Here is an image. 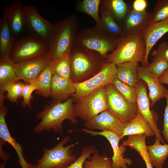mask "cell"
I'll return each mask as SVG.
<instances>
[{"mask_svg": "<svg viewBox=\"0 0 168 168\" xmlns=\"http://www.w3.org/2000/svg\"><path fill=\"white\" fill-rule=\"evenodd\" d=\"M168 32V19L150 23L145 29L142 34L146 44L145 54L141 62L143 66L147 67L148 58L151 50L158 41Z\"/></svg>", "mask_w": 168, "mask_h": 168, "instance_id": "ac0fdd59", "label": "cell"}, {"mask_svg": "<svg viewBox=\"0 0 168 168\" xmlns=\"http://www.w3.org/2000/svg\"><path fill=\"white\" fill-rule=\"evenodd\" d=\"M7 108L3 103L0 104V138L10 144L16 152L18 162L21 168H31L32 165L28 163L24 158L21 145L11 135L8 129L5 117Z\"/></svg>", "mask_w": 168, "mask_h": 168, "instance_id": "ffe728a7", "label": "cell"}, {"mask_svg": "<svg viewBox=\"0 0 168 168\" xmlns=\"http://www.w3.org/2000/svg\"><path fill=\"white\" fill-rule=\"evenodd\" d=\"M74 110L77 117L85 122L107 110L105 86L102 87L74 101Z\"/></svg>", "mask_w": 168, "mask_h": 168, "instance_id": "52a82bcc", "label": "cell"}, {"mask_svg": "<svg viewBox=\"0 0 168 168\" xmlns=\"http://www.w3.org/2000/svg\"><path fill=\"white\" fill-rule=\"evenodd\" d=\"M120 40L111 37L96 24L79 30L74 47L95 51L106 59L109 53L116 48Z\"/></svg>", "mask_w": 168, "mask_h": 168, "instance_id": "277c9868", "label": "cell"}, {"mask_svg": "<svg viewBox=\"0 0 168 168\" xmlns=\"http://www.w3.org/2000/svg\"><path fill=\"white\" fill-rule=\"evenodd\" d=\"M136 94V103L138 113L141 114L152 128L156 137L164 143L161 135V131L158 128L156 119L150 109V103L147 93V86L143 80L139 79L135 86Z\"/></svg>", "mask_w": 168, "mask_h": 168, "instance_id": "5bb4252c", "label": "cell"}, {"mask_svg": "<svg viewBox=\"0 0 168 168\" xmlns=\"http://www.w3.org/2000/svg\"><path fill=\"white\" fill-rule=\"evenodd\" d=\"M153 57H160L168 62V42L163 41L151 53Z\"/></svg>", "mask_w": 168, "mask_h": 168, "instance_id": "ab89813d", "label": "cell"}, {"mask_svg": "<svg viewBox=\"0 0 168 168\" xmlns=\"http://www.w3.org/2000/svg\"><path fill=\"white\" fill-rule=\"evenodd\" d=\"M137 69L138 79L144 81L148 88L150 107H152L161 99L165 98L166 88L159 82L158 78L148 71L146 67L138 65Z\"/></svg>", "mask_w": 168, "mask_h": 168, "instance_id": "d6986e66", "label": "cell"}, {"mask_svg": "<svg viewBox=\"0 0 168 168\" xmlns=\"http://www.w3.org/2000/svg\"><path fill=\"white\" fill-rule=\"evenodd\" d=\"M18 80L9 84L5 89L7 94L5 96L10 101L17 103L18 100L21 97V95L25 85L24 82Z\"/></svg>", "mask_w": 168, "mask_h": 168, "instance_id": "d590c367", "label": "cell"}, {"mask_svg": "<svg viewBox=\"0 0 168 168\" xmlns=\"http://www.w3.org/2000/svg\"><path fill=\"white\" fill-rule=\"evenodd\" d=\"M70 139L69 136H66L52 148H44L42 157L31 168H64L73 162L77 158L71 148L78 142L65 147Z\"/></svg>", "mask_w": 168, "mask_h": 168, "instance_id": "8992f818", "label": "cell"}, {"mask_svg": "<svg viewBox=\"0 0 168 168\" xmlns=\"http://www.w3.org/2000/svg\"><path fill=\"white\" fill-rule=\"evenodd\" d=\"M52 61L48 52L35 58L15 63L16 75L20 80L26 83H31L35 80Z\"/></svg>", "mask_w": 168, "mask_h": 168, "instance_id": "7c38bea8", "label": "cell"}, {"mask_svg": "<svg viewBox=\"0 0 168 168\" xmlns=\"http://www.w3.org/2000/svg\"><path fill=\"white\" fill-rule=\"evenodd\" d=\"M159 82L161 84L168 85V70L165 71L158 78Z\"/></svg>", "mask_w": 168, "mask_h": 168, "instance_id": "ee69618b", "label": "cell"}, {"mask_svg": "<svg viewBox=\"0 0 168 168\" xmlns=\"http://www.w3.org/2000/svg\"><path fill=\"white\" fill-rule=\"evenodd\" d=\"M72 97L63 102L54 101L45 106L42 111L37 112L36 117L40 122L35 127V132L41 133L44 131L62 133L63 122L68 120L72 123L77 122L73 109Z\"/></svg>", "mask_w": 168, "mask_h": 168, "instance_id": "6da1fadb", "label": "cell"}, {"mask_svg": "<svg viewBox=\"0 0 168 168\" xmlns=\"http://www.w3.org/2000/svg\"><path fill=\"white\" fill-rule=\"evenodd\" d=\"M168 19V0H157L152 13L150 23Z\"/></svg>", "mask_w": 168, "mask_h": 168, "instance_id": "e575fe53", "label": "cell"}, {"mask_svg": "<svg viewBox=\"0 0 168 168\" xmlns=\"http://www.w3.org/2000/svg\"><path fill=\"white\" fill-rule=\"evenodd\" d=\"M152 13L146 10L137 12L129 6L127 13L120 25L123 36L142 35L150 23Z\"/></svg>", "mask_w": 168, "mask_h": 168, "instance_id": "4fadbf2b", "label": "cell"}, {"mask_svg": "<svg viewBox=\"0 0 168 168\" xmlns=\"http://www.w3.org/2000/svg\"><path fill=\"white\" fill-rule=\"evenodd\" d=\"M111 159L107 157L106 153L101 155L96 150L88 160L85 161L83 168H113Z\"/></svg>", "mask_w": 168, "mask_h": 168, "instance_id": "d6a6232c", "label": "cell"}, {"mask_svg": "<svg viewBox=\"0 0 168 168\" xmlns=\"http://www.w3.org/2000/svg\"><path fill=\"white\" fill-rule=\"evenodd\" d=\"M76 92L74 83L71 79H65L53 76L50 96L54 101H65Z\"/></svg>", "mask_w": 168, "mask_h": 168, "instance_id": "44dd1931", "label": "cell"}, {"mask_svg": "<svg viewBox=\"0 0 168 168\" xmlns=\"http://www.w3.org/2000/svg\"><path fill=\"white\" fill-rule=\"evenodd\" d=\"M2 14L14 36L21 34L26 25L25 6L21 1L18 0L9 5H5Z\"/></svg>", "mask_w": 168, "mask_h": 168, "instance_id": "e0dca14e", "label": "cell"}, {"mask_svg": "<svg viewBox=\"0 0 168 168\" xmlns=\"http://www.w3.org/2000/svg\"><path fill=\"white\" fill-rule=\"evenodd\" d=\"M70 79L74 83L85 81L97 74L107 62L98 52L74 47L70 54Z\"/></svg>", "mask_w": 168, "mask_h": 168, "instance_id": "7a4b0ae2", "label": "cell"}, {"mask_svg": "<svg viewBox=\"0 0 168 168\" xmlns=\"http://www.w3.org/2000/svg\"><path fill=\"white\" fill-rule=\"evenodd\" d=\"M111 83L129 102L132 104L136 103L137 94L135 87L127 84L116 76L113 79Z\"/></svg>", "mask_w": 168, "mask_h": 168, "instance_id": "836d02e7", "label": "cell"}, {"mask_svg": "<svg viewBox=\"0 0 168 168\" xmlns=\"http://www.w3.org/2000/svg\"><path fill=\"white\" fill-rule=\"evenodd\" d=\"M49 44L35 37L20 40L13 47L10 59L14 63L35 58L49 52Z\"/></svg>", "mask_w": 168, "mask_h": 168, "instance_id": "30bf717a", "label": "cell"}, {"mask_svg": "<svg viewBox=\"0 0 168 168\" xmlns=\"http://www.w3.org/2000/svg\"><path fill=\"white\" fill-rule=\"evenodd\" d=\"M107 96V110L123 123L126 124L137 115V103L129 102L115 86L110 83L105 86Z\"/></svg>", "mask_w": 168, "mask_h": 168, "instance_id": "ba28073f", "label": "cell"}, {"mask_svg": "<svg viewBox=\"0 0 168 168\" xmlns=\"http://www.w3.org/2000/svg\"><path fill=\"white\" fill-rule=\"evenodd\" d=\"M6 161H3L0 164V168H5V165L6 163Z\"/></svg>", "mask_w": 168, "mask_h": 168, "instance_id": "f6af8a7d", "label": "cell"}, {"mask_svg": "<svg viewBox=\"0 0 168 168\" xmlns=\"http://www.w3.org/2000/svg\"><path fill=\"white\" fill-rule=\"evenodd\" d=\"M77 15L71 14L55 24L49 43V53L52 61L65 54H70L79 30Z\"/></svg>", "mask_w": 168, "mask_h": 168, "instance_id": "3957f363", "label": "cell"}, {"mask_svg": "<svg viewBox=\"0 0 168 168\" xmlns=\"http://www.w3.org/2000/svg\"><path fill=\"white\" fill-rule=\"evenodd\" d=\"M99 26L103 30L111 37L120 40L123 36L120 26L108 13L99 10Z\"/></svg>", "mask_w": 168, "mask_h": 168, "instance_id": "f1b7e54d", "label": "cell"}, {"mask_svg": "<svg viewBox=\"0 0 168 168\" xmlns=\"http://www.w3.org/2000/svg\"><path fill=\"white\" fill-rule=\"evenodd\" d=\"M129 6L123 0H101L99 10L108 13L120 25Z\"/></svg>", "mask_w": 168, "mask_h": 168, "instance_id": "603a6c76", "label": "cell"}, {"mask_svg": "<svg viewBox=\"0 0 168 168\" xmlns=\"http://www.w3.org/2000/svg\"><path fill=\"white\" fill-rule=\"evenodd\" d=\"M146 136L144 134L130 135L124 142L125 146L134 149L140 154L145 161L147 168H153L149 154L146 148Z\"/></svg>", "mask_w": 168, "mask_h": 168, "instance_id": "83f0119b", "label": "cell"}, {"mask_svg": "<svg viewBox=\"0 0 168 168\" xmlns=\"http://www.w3.org/2000/svg\"><path fill=\"white\" fill-rule=\"evenodd\" d=\"M14 35L3 17L0 18V61L10 58L15 44Z\"/></svg>", "mask_w": 168, "mask_h": 168, "instance_id": "cb8c5ba5", "label": "cell"}, {"mask_svg": "<svg viewBox=\"0 0 168 168\" xmlns=\"http://www.w3.org/2000/svg\"><path fill=\"white\" fill-rule=\"evenodd\" d=\"M101 0H79L76 3L77 12L86 13L91 16L99 26L100 23L99 8Z\"/></svg>", "mask_w": 168, "mask_h": 168, "instance_id": "1f68e13d", "label": "cell"}, {"mask_svg": "<svg viewBox=\"0 0 168 168\" xmlns=\"http://www.w3.org/2000/svg\"><path fill=\"white\" fill-rule=\"evenodd\" d=\"M147 68L151 74L158 79L163 73L168 70V62L160 57H153Z\"/></svg>", "mask_w": 168, "mask_h": 168, "instance_id": "8d00e7d4", "label": "cell"}, {"mask_svg": "<svg viewBox=\"0 0 168 168\" xmlns=\"http://www.w3.org/2000/svg\"><path fill=\"white\" fill-rule=\"evenodd\" d=\"M18 80L13 61L9 58L0 61V96H4L5 89L9 84Z\"/></svg>", "mask_w": 168, "mask_h": 168, "instance_id": "d4e9b609", "label": "cell"}, {"mask_svg": "<svg viewBox=\"0 0 168 168\" xmlns=\"http://www.w3.org/2000/svg\"><path fill=\"white\" fill-rule=\"evenodd\" d=\"M146 53V44L142 35H123L115 49L108 54V63L116 66L128 62H142Z\"/></svg>", "mask_w": 168, "mask_h": 168, "instance_id": "5b68a950", "label": "cell"}, {"mask_svg": "<svg viewBox=\"0 0 168 168\" xmlns=\"http://www.w3.org/2000/svg\"><path fill=\"white\" fill-rule=\"evenodd\" d=\"M86 133L92 136L100 135L105 137L109 142L112 148L113 155L111 158L113 168H128L127 165H130L132 161L129 158H124V154L126 147L122 144L119 145L120 137L115 133L108 131L96 132L86 128L81 129Z\"/></svg>", "mask_w": 168, "mask_h": 168, "instance_id": "2e32d148", "label": "cell"}, {"mask_svg": "<svg viewBox=\"0 0 168 168\" xmlns=\"http://www.w3.org/2000/svg\"><path fill=\"white\" fill-rule=\"evenodd\" d=\"M84 125L86 128L89 130L98 129L112 132L118 135L121 139L126 124L106 110L90 120L85 122Z\"/></svg>", "mask_w": 168, "mask_h": 168, "instance_id": "9a60e30c", "label": "cell"}, {"mask_svg": "<svg viewBox=\"0 0 168 168\" xmlns=\"http://www.w3.org/2000/svg\"><path fill=\"white\" fill-rule=\"evenodd\" d=\"M53 75L65 78L70 79L71 62L70 54H64L50 63Z\"/></svg>", "mask_w": 168, "mask_h": 168, "instance_id": "4dcf8cb0", "label": "cell"}, {"mask_svg": "<svg viewBox=\"0 0 168 168\" xmlns=\"http://www.w3.org/2000/svg\"><path fill=\"white\" fill-rule=\"evenodd\" d=\"M37 89V86L34 82L31 83L25 84L21 95V97L23 98V101L21 104L23 107H28L29 109L31 108V100L33 98L32 93Z\"/></svg>", "mask_w": 168, "mask_h": 168, "instance_id": "f35d334b", "label": "cell"}, {"mask_svg": "<svg viewBox=\"0 0 168 168\" xmlns=\"http://www.w3.org/2000/svg\"><path fill=\"white\" fill-rule=\"evenodd\" d=\"M165 98L166 100V105L165 109L164 115L162 133L164 139L168 144V89L166 88L165 91Z\"/></svg>", "mask_w": 168, "mask_h": 168, "instance_id": "60d3db41", "label": "cell"}, {"mask_svg": "<svg viewBox=\"0 0 168 168\" xmlns=\"http://www.w3.org/2000/svg\"><path fill=\"white\" fill-rule=\"evenodd\" d=\"M147 6V1L146 0H135L133 2L132 7L137 12H142L146 10Z\"/></svg>", "mask_w": 168, "mask_h": 168, "instance_id": "b9f144b4", "label": "cell"}, {"mask_svg": "<svg viewBox=\"0 0 168 168\" xmlns=\"http://www.w3.org/2000/svg\"><path fill=\"white\" fill-rule=\"evenodd\" d=\"M161 140L156 138L154 144L146 146L152 166L163 168L164 163L168 156V144L161 145Z\"/></svg>", "mask_w": 168, "mask_h": 168, "instance_id": "4316f807", "label": "cell"}, {"mask_svg": "<svg viewBox=\"0 0 168 168\" xmlns=\"http://www.w3.org/2000/svg\"><path fill=\"white\" fill-rule=\"evenodd\" d=\"M117 66L107 62L96 74L82 82L74 83L76 92L71 96L75 101L102 87L112 83L116 76Z\"/></svg>", "mask_w": 168, "mask_h": 168, "instance_id": "9c48e42d", "label": "cell"}, {"mask_svg": "<svg viewBox=\"0 0 168 168\" xmlns=\"http://www.w3.org/2000/svg\"><path fill=\"white\" fill-rule=\"evenodd\" d=\"M138 63L126 62L117 66L116 77L127 84L135 87L138 80Z\"/></svg>", "mask_w": 168, "mask_h": 168, "instance_id": "484cf974", "label": "cell"}, {"mask_svg": "<svg viewBox=\"0 0 168 168\" xmlns=\"http://www.w3.org/2000/svg\"><path fill=\"white\" fill-rule=\"evenodd\" d=\"M96 150V147L93 145L84 147L80 156L73 162L64 168H83L85 161Z\"/></svg>", "mask_w": 168, "mask_h": 168, "instance_id": "74e56055", "label": "cell"}, {"mask_svg": "<svg viewBox=\"0 0 168 168\" xmlns=\"http://www.w3.org/2000/svg\"><path fill=\"white\" fill-rule=\"evenodd\" d=\"M26 25L33 37L49 44L54 24L43 17L33 5L25 6Z\"/></svg>", "mask_w": 168, "mask_h": 168, "instance_id": "8fae6325", "label": "cell"}, {"mask_svg": "<svg viewBox=\"0 0 168 168\" xmlns=\"http://www.w3.org/2000/svg\"><path fill=\"white\" fill-rule=\"evenodd\" d=\"M53 75L52 70L50 64L34 81L37 86V89L35 91L36 94L41 95L45 98L50 96L52 79Z\"/></svg>", "mask_w": 168, "mask_h": 168, "instance_id": "f546056e", "label": "cell"}, {"mask_svg": "<svg viewBox=\"0 0 168 168\" xmlns=\"http://www.w3.org/2000/svg\"><path fill=\"white\" fill-rule=\"evenodd\" d=\"M142 134H145L147 137L155 135L148 122L141 114L138 112L136 117L126 124L121 139L127 135Z\"/></svg>", "mask_w": 168, "mask_h": 168, "instance_id": "7402d4cb", "label": "cell"}, {"mask_svg": "<svg viewBox=\"0 0 168 168\" xmlns=\"http://www.w3.org/2000/svg\"><path fill=\"white\" fill-rule=\"evenodd\" d=\"M6 142L3 140L0 139V158L3 161H7L10 157V156L6 153L2 149V145Z\"/></svg>", "mask_w": 168, "mask_h": 168, "instance_id": "7bdbcfd3", "label": "cell"}]
</instances>
